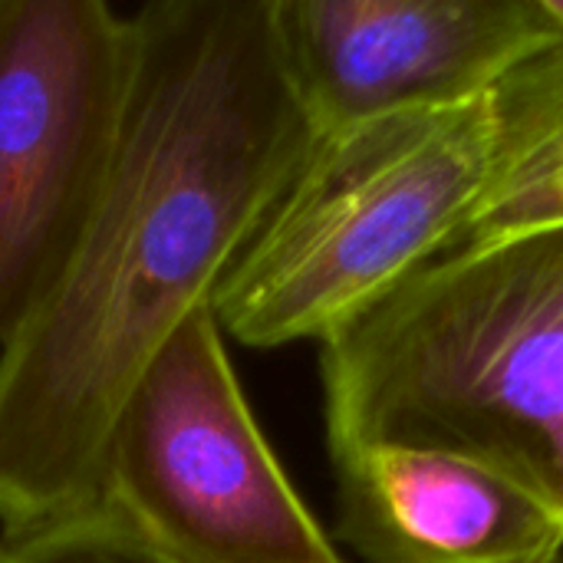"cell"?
<instances>
[{
    "mask_svg": "<svg viewBox=\"0 0 563 563\" xmlns=\"http://www.w3.org/2000/svg\"><path fill=\"white\" fill-rule=\"evenodd\" d=\"M132 30L106 185L63 274L0 346V531L96 501L129 393L214 307L320 142L274 0H152Z\"/></svg>",
    "mask_w": 563,
    "mask_h": 563,
    "instance_id": "cell-1",
    "label": "cell"
},
{
    "mask_svg": "<svg viewBox=\"0 0 563 563\" xmlns=\"http://www.w3.org/2000/svg\"><path fill=\"white\" fill-rule=\"evenodd\" d=\"M327 452L435 449L563 518V224L449 247L320 343Z\"/></svg>",
    "mask_w": 563,
    "mask_h": 563,
    "instance_id": "cell-2",
    "label": "cell"
},
{
    "mask_svg": "<svg viewBox=\"0 0 563 563\" xmlns=\"http://www.w3.org/2000/svg\"><path fill=\"white\" fill-rule=\"evenodd\" d=\"M495 158V96L320 135L224 277L221 330L254 350L323 343L455 241Z\"/></svg>",
    "mask_w": 563,
    "mask_h": 563,
    "instance_id": "cell-3",
    "label": "cell"
},
{
    "mask_svg": "<svg viewBox=\"0 0 563 563\" xmlns=\"http://www.w3.org/2000/svg\"><path fill=\"white\" fill-rule=\"evenodd\" d=\"M96 498L175 563H346L267 445L214 307L129 393Z\"/></svg>",
    "mask_w": 563,
    "mask_h": 563,
    "instance_id": "cell-4",
    "label": "cell"
},
{
    "mask_svg": "<svg viewBox=\"0 0 563 563\" xmlns=\"http://www.w3.org/2000/svg\"><path fill=\"white\" fill-rule=\"evenodd\" d=\"M132 53V13L106 0H0V346L43 303L96 208Z\"/></svg>",
    "mask_w": 563,
    "mask_h": 563,
    "instance_id": "cell-5",
    "label": "cell"
},
{
    "mask_svg": "<svg viewBox=\"0 0 563 563\" xmlns=\"http://www.w3.org/2000/svg\"><path fill=\"white\" fill-rule=\"evenodd\" d=\"M320 135L495 96L554 46L538 0H274Z\"/></svg>",
    "mask_w": 563,
    "mask_h": 563,
    "instance_id": "cell-6",
    "label": "cell"
},
{
    "mask_svg": "<svg viewBox=\"0 0 563 563\" xmlns=\"http://www.w3.org/2000/svg\"><path fill=\"white\" fill-rule=\"evenodd\" d=\"M336 538L363 563H548L563 518L508 475L435 449L366 445L330 459Z\"/></svg>",
    "mask_w": 563,
    "mask_h": 563,
    "instance_id": "cell-7",
    "label": "cell"
},
{
    "mask_svg": "<svg viewBox=\"0 0 563 563\" xmlns=\"http://www.w3.org/2000/svg\"><path fill=\"white\" fill-rule=\"evenodd\" d=\"M495 112L492 178L449 247L563 224V46L544 49L508 76L495 92Z\"/></svg>",
    "mask_w": 563,
    "mask_h": 563,
    "instance_id": "cell-8",
    "label": "cell"
},
{
    "mask_svg": "<svg viewBox=\"0 0 563 563\" xmlns=\"http://www.w3.org/2000/svg\"><path fill=\"white\" fill-rule=\"evenodd\" d=\"M0 563H175L99 498L49 521L0 531ZM548 563H563V558Z\"/></svg>",
    "mask_w": 563,
    "mask_h": 563,
    "instance_id": "cell-9",
    "label": "cell"
},
{
    "mask_svg": "<svg viewBox=\"0 0 563 563\" xmlns=\"http://www.w3.org/2000/svg\"><path fill=\"white\" fill-rule=\"evenodd\" d=\"M541 3V13L554 33V46H563V0H538Z\"/></svg>",
    "mask_w": 563,
    "mask_h": 563,
    "instance_id": "cell-10",
    "label": "cell"
}]
</instances>
